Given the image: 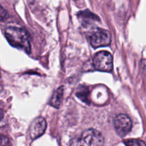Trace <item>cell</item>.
Here are the masks:
<instances>
[{"label": "cell", "instance_id": "cell-6", "mask_svg": "<svg viewBox=\"0 0 146 146\" xmlns=\"http://www.w3.org/2000/svg\"><path fill=\"white\" fill-rule=\"evenodd\" d=\"M46 128V122L45 119L41 117L36 118L29 128V135L32 140L39 138L44 133Z\"/></svg>", "mask_w": 146, "mask_h": 146}, {"label": "cell", "instance_id": "cell-7", "mask_svg": "<svg viewBox=\"0 0 146 146\" xmlns=\"http://www.w3.org/2000/svg\"><path fill=\"white\" fill-rule=\"evenodd\" d=\"M63 98H64V86H61L57 88L53 94L50 101V104L55 108H60L62 105Z\"/></svg>", "mask_w": 146, "mask_h": 146}, {"label": "cell", "instance_id": "cell-4", "mask_svg": "<svg viewBox=\"0 0 146 146\" xmlns=\"http://www.w3.org/2000/svg\"><path fill=\"white\" fill-rule=\"evenodd\" d=\"M91 44L94 48H99L108 46L111 43V36L108 31L97 28L90 36Z\"/></svg>", "mask_w": 146, "mask_h": 146}, {"label": "cell", "instance_id": "cell-1", "mask_svg": "<svg viewBox=\"0 0 146 146\" xmlns=\"http://www.w3.org/2000/svg\"><path fill=\"white\" fill-rule=\"evenodd\" d=\"M4 34L8 42L12 46L24 50L26 53L31 52L29 35L23 29L17 27H9L4 31Z\"/></svg>", "mask_w": 146, "mask_h": 146}, {"label": "cell", "instance_id": "cell-8", "mask_svg": "<svg viewBox=\"0 0 146 146\" xmlns=\"http://www.w3.org/2000/svg\"><path fill=\"white\" fill-rule=\"evenodd\" d=\"M124 144L128 146L132 145H146V143L139 139H128L124 141Z\"/></svg>", "mask_w": 146, "mask_h": 146}, {"label": "cell", "instance_id": "cell-3", "mask_svg": "<svg viewBox=\"0 0 146 146\" xmlns=\"http://www.w3.org/2000/svg\"><path fill=\"white\" fill-rule=\"evenodd\" d=\"M78 142L76 145H103L104 139L99 131L94 129H88L84 131L80 135Z\"/></svg>", "mask_w": 146, "mask_h": 146}, {"label": "cell", "instance_id": "cell-9", "mask_svg": "<svg viewBox=\"0 0 146 146\" xmlns=\"http://www.w3.org/2000/svg\"><path fill=\"white\" fill-rule=\"evenodd\" d=\"M88 90L86 88H81V89H78V91L77 92L76 95L79 98H81V100H83V101H88V94L86 93V91H87Z\"/></svg>", "mask_w": 146, "mask_h": 146}, {"label": "cell", "instance_id": "cell-5", "mask_svg": "<svg viewBox=\"0 0 146 146\" xmlns=\"http://www.w3.org/2000/svg\"><path fill=\"white\" fill-rule=\"evenodd\" d=\"M114 127L117 133L121 137H124L131 131L132 121L129 116L125 114L118 115L114 119Z\"/></svg>", "mask_w": 146, "mask_h": 146}, {"label": "cell", "instance_id": "cell-2", "mask_svg": "<svg viewBox=\"0 0 146 146\" xmlns=\"http://www.w3.org/2000/svg\"><path fill=\"white\" fill-rule=\"evenodd\" d=\"M93 66L95 69L104 72H110L113 68V61L111 54L106 51L96 53L93 58Z\"/></svg>", "mask_w": 146, "mask_h": 146}, {"label": "cell", "instance_id": "cell-10", "mask_svg": "<svg viewBox=\"0 0 146 146\" xmlns=\"http://www.w3.org/2000/svg\"><path fill=\"white\" fill-rule=\"evenodd\" d=\"M10 145L9 142V139L7 137L1 135V145Z\"/></svg>", "mask_w": 146, "mask_h": 146}]
</instances>
